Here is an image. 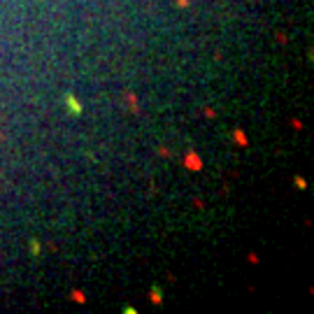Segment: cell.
Here are the masks:
<instances>
[{
    "label": "cell",
    "instance_id": "6da1fadb",
    "mask_svg": "<svg viewBox=\"0 0 314 314\" xmlns=\"http://www.w3.org/2000/svg\"><path fill=\"white\" fill-rule=\"evenodd\" d=\"M63 103H65V107H68V114H72V116H79V114H82V103H79V100H77L72 93H65Z\"/></svg>",
    "mask_w": 314,
    "mask_h": 314
},
{
    "label": "cell",
    "instance_id": "7a4b0ae2",
    "mask_svg": "<svg viewBox=\"0 0 314 314\" xmlns=\"http://www.w3.org/2000/svg\"><path fill=\"white\" fill-rule=\"evenodd\" d=\"M30 254H33V256L40 254V242H37V240H30Z\"/></svg>",
    "mask_w": 314,
    "mask_h": 314
},
{
    "label": "cell",
    "instance_id": "3957f363",
    "mask_svg": "<svg viewBox=\"0 0 314 314\" xmlns=\"http://www.w3.org/2000/svg\"><path fill=\"white\" fill-rule=\"evenodd\" d=\"M151 298H154L156 303H161V289H158V287H154V291H151Z\"/></svg>",
    "mask_w": 314,
    "mask_h": 314
}]
</instances>
